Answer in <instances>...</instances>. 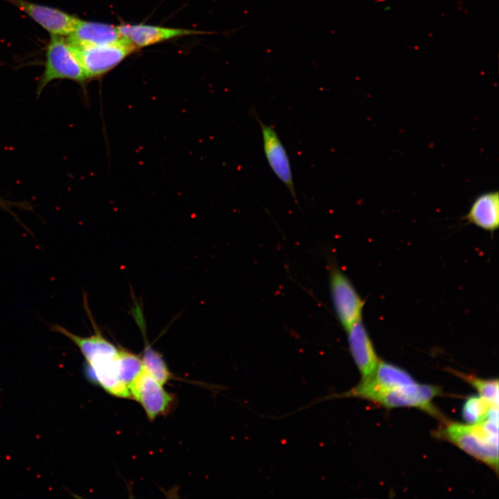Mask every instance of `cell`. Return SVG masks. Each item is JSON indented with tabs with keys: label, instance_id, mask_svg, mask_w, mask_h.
<instances>
[{
	"label": "cell",
	"instance_id": "cell-1",
	"mask_svg": "<svg viewBox=\"0 0 499 499\" xmlns=\"http://www.w3.org/2000/svg\"><path fill=\"white\" fill-rule=\"evenodd\" d=\"M435 434L498 473V407L492 408L480 422L464 424L448 421Z\"/></svg>",
	"mask_w": 499,
	"mask_h": 499
},
{
	"label": "cell",
	"instance_id": "cell-2",
	"mask_svg": "<svg viewBox=\"0 0 499 499\" xmlns=\"http://www.w3.org/2000/svg\"><path fill=\"white\" fill-rule=\"evenodd\" d=\"M57 80H69L84 87L87 82L84 70L66 37L50 35L45 51L44 71L40 76L37 95Z\"/></svg>",
	"mask_w": 499,
	"mask_h": 499
},
{
	"label": "cell",
	"instance_id": "cell-3",
	"mask_svg": "<svg viewBox=\"0 0 499 499\" xmlns=\"http://www.w3.org/2000/svg\"><path fill=\"white\" fill-rule=\"evenodd\" d=\"M70 44L84 70L87 81L100 78L136 49L123 39L114 44L100 46Z\"/></svg>",
	"mask_w": 499,
	"mask_h": 499
},
{
	"label": "cell",
	"instance_id": "cell-4",
	"mask_svg": "<svg viewBox=\"0 0 499 499\" xmlns=\"http://www.w3.org/2000/svg\"><path fill=\"white\" fill-rule=\"evenodd\" d=\"M329 288L336 316L347 331L362 319L365 301L347 276L335 265L329 272Z\"/></svg>",
	"mask_w": 499,
	"mask_h": 499
},
{
	"label": "cell",
	"instance_id": "cell-5",
	"mask_svg": "<svg viewBox=\"0 0 499 499\" xmlns=\"http://www.w3.org/2000/svg\"><path fill=\"white\" fill-rule=\"evenodd\" d=\"M439 394L440 389L437 387L415 382L382 390L372 396L369 401L388 408H417L434 416H439L432 403V399Z\"/></svg>",
	"mask_w": 499,
	"mask_h": 499
},
{
	"label": "cell",
	"instance_id": "cell-6",
	"mask_svg": "<svg viewBox=\"0 0 499 499\" xmlns=\"http://www.w3.org/2000/svg\"><path fill=\"white\" fill-rule=\"evenodd\" d=\"M130 392L131 398L142 406L150 421L168 414L176 403L175 396L166 391L143 368L133 380Z\"/></svg>",
	"mask_w": 499,
	"mask_h": 499
},
{
	"label": "cell",
	"instance_id": "cell-7",
	"mask_svg": "<svg viewBox=\"0 0 499 499\" xmlns=\"http://www.w3.org/2000/svg\"><path fill=\"white\" fill-rule=\"evenodd\" d=\"M17 7L50 35L67 37L80 19L63 10L28 0H3Z\"/></svg>",
	"mask_w": 499,
	"mask_h": 499
},
{
	"label": "cell",
	"instance_id": "cell-8",
	"mask_svg": "<svg viewBox=\"0 0 499 499\" xmlns=\"http://www.w3.org/2000/svg\"><path fill=\"white\" fill-rule=\"evenodd\" d=\"M260 125L263 146L267 161L277 177L286 186L297 203L290 159L277 132L272 125L264 123L256 114Z\"/></svg>",
	"mask_w": 499,
	"mask_h": 499
},
{
	"label": "cell",
	"instance_id": "cell-9",
	"mask_svg": "<svg viewBox=\"0 0 499 499\" xmlns=\"http://www.w3.org/2000/svg\"><path fill=\"white\" fill-rule=\"evenodd\" d=\"M351 355L358 367L361 379L369 376L375 370L379 358L362 319L346 331Z\"/></svg>",
	"mask_w": 499,
	"mask_h": 499
},
{
	"label": "cell",
	"instance_id": "cell-10",
	"mask_svg": "<svg viewBox=\"0 0 499 499\" xmlns=\"http://www.w3.org/2000/svg\"><path fill=\"white\" fill-rule=\"evenodd\" d=\"M122 39L136 49L145 47L177 37L191 34H200L201 32L186 29L160 27L146 24H123L116 26Z\"/></svg>",
	"mask_w": 499,
	"mask_h": 499
},
{
	"label": "cell",
	"instance_id": "cell-11",
	"mask_svg": "<svg viewBox=\"0 0 499 499\" xmlns=\"http://www.w3.org/2000/svg\"><path fill=\"white\" fill-rule=\"evenodd\" d=\"M463 218L484 231L494 232L499 226V192L489 191L478 195Z\"/></svg>",
	"mask_w": 499,
	"mask_h": 499
},
{
	"label": "cell",
	"instance_id": "cell-12",
	"mask_svg": "<svg viewBox=\"0 0 499 499\" xmlns=\"http://www.w3.org/2000/svg\"><path fill=\"white\" fill-rule=\"evenodd\" d=\"M66 37L70 44L81 46L107 45L122 40L116 26L80 19L73 30Z\"/></svg>",
	"mask_w": 499,
	"mask_h": 499
},
{
	"label": "cell",
	"instance_id": "cell-13",
	"mask_svg": "<svg viewBox=\"0 0 499 499\" xmlns=\"http://www.w3.org/2000/svg\"><path fill=\"white\" fill-rule=\"evenodd\" d=\"M498 407L481 396L468 398L462 408V417L467 423H475L484 419L492 408Z\"/></svg>",
	"mask_w": 499,
	"mask_h": 499
},
{
	"label": "cell",
	"instance_id": "cell-14",
	"mask_svg": "<svg viewBox=\"0 0 499 499\" xmlns=\"http://www.w3.org/2000/svg\"><path fill=\"white\" fill-rule=\"evenodd\" d=\"M458 376L470 383L476 389L479 396L491 403L498 406V379H482L472 375L454 371Z\"/></svg>",
	"mask_w": 499,
	"mask_h": 499
},
{
	"label": "cell",
	"instance_id": "cell-15",
	"mask_svg": "<svg viewBox=\"0 0 499 499\" xmlns=\"http://www.w3.org/2000/svg\"><path fill=\"white\" fill-rule=\"evenodd\" d=\"M0 205H1V207H4L5 208L7 207V205L6 204V202H5L3 200H1V199H0Z\"/></svg>",
	"mask_w": 499,
	"mask_h": 499
}]
</instances>
